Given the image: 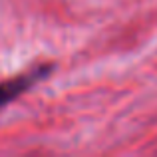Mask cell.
<instances>
[{
	"instance_id": "1",
	"label": "cell",
	"mask_w": 157,
	"mask_h": 157,
	"mask_svg": "<svg viewBox=\"0 0 157 157\" xmlns=\"http://www.w3.org/2000/svg\"><path fill=\"white\" fill-rule=\"evenodd\" d=\"M54 70H56L54 64H38V66H34V68H30L28 72L20 74V76L2 82V84H0V109H2L4 105H8L10 101L18 100L24 92L34 88L38 82L46 80Z\"/></svg>"
}]
</instances>
